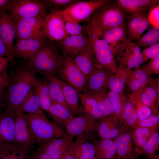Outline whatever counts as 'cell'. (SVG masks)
<instances>
[{
  "instance_id": "3",
  "label": "cell",
  "mask_w": 159,
  "mask_h": 159,
  "mask_svg": "<svg viewBox=\"0 0 159 159\" xmlns=\"http://www.w3.org/2000/svg\"><path fill=\"white\" fill-rule=\"evenodd\" d=\"M86 28L87 34L96 62L97 69L114 70L116 65L114 53L110 45L100 37L95 26L89 21Z\"/></svg>"
},
{
  "instance_id": "12",
  "label": "cell",
  "mask_w": 159,
  "mask_h": 159,
  "mask_svg": "<svg viewBox=\"0 0 159 159\" xmlns=\"http://www.w3.org/2000/svg\"><path fill=\"white\" fill-rule=\"evenodd\" d=\"M115 55L118 65L130 70L140 67L143 63L141 48L135 42L128 39Z\"/></svg>"
},
{
  "instance_id": "54",
  "label": "cell",
  "mask_w": 159,
  "mask_h": 159,
  "mask_svg": "<svg viewBox=\"0 0 159 159\" xmlns=\"http://www.w3.org/2000/svg\"><path fill=\"white\" fill-rule=\"evenodd\" d=\"M9 59L7 57H0V74L6 72L8 63Z\"/></svg>"
},
{
  "instance_id": "10",
  "label": "cell",
  "mask_w": 159,
  "mask_h": 159,
  "mask_svg": "<svg viewBox=\"0 0 159 159\" xmlns=\"http://www.w3.org/2000/svg\"><path fill=\"white\" fill-rule=\"evenodd\" d=\"M50 10L51 11L44 16L42 30L49 41L56 42L69 35L65 31V21L60 10Z\"/></svg>"
},
{
  "instance_id": "40",
  "label": "cell",
  "mask_w": 159,
  "mask_h": 159,
  "mask_svg": "<svg viewBox=\"0 0 159 159\" xmlns=\"http://www.w3.org/2000/svg\"><path fill=\"white\" fill-rule=\"evenodd\" d=\"M107 94L114 106L115 116L120 120L122 114L128 98L124 92L117 93L109 91Z\"/></svg>"
},
{
  "instance_id": "21",
  "label": "cell",
  "mask_w": 159,
  "mask_h": 159,
  "mask_svg": "<svg viewBox=\"0 0 159 159\" xmlns=\"http://www.w3.org/2000/svg\"><path fill=\"white\" fill-rule=\"evenodd\" d=\"M132 130L126 129L121 134L113 139L117 148V159H139L134 151L131 138Z\"/></svg>"
},
{
  "instance_id": "2",
  "label": "cell",
  "mask_w": 159,
  "mask_h": 159,
  "mask_svg": "<svg viewBox=\"0 0 159 159\" xmlns=\"http://www.w3.org/2000/svg\"><path fill=\"white\" fill-rule=\"evenodd\" d=\"M59 51L55 42L48 41L45 47L26 65L35 74L40 73L45 77L55 76L63 58Z\"/></svg>"
},
{
  "instance_id": "13",
  "label": "cell",
  "mask_w": 159,
  "mask_h": 159,
  "mask_svg": "<svg viewBox=\"0 0 159 159\" xmlns=\"http://www.w3.org/2000/svg\"><path fill=\"white\" fill-rule=\"evenodd\" d=\"M14 120L15 144L31 151L36 142L26 114L21 111H18L14 115Z\"/></svg>"
},
{
  "instance_id": "7",
  "label": "cell",
  "mask_w": 159,
  "mask_h": 159,
  "mask_svg": "<svg viewBox=\"0 0 159 159\" xmlns=\"http://www.w3.org/2000/svg\"><path fill=\"white\" fill-rule=\"evenodd\" d=\"M55 77L72 87L77 91L80 97L87 77L79 68L72 58L63 56Z\"/></svg>"
},
{
  "instance_id": "46",
  "label": "cell",
  "mask_w": 159,
  "mask_h": 159,
  "mask_svg": "<svg viewBox=\"0 0 159 159\" xmlns=\"http://www.w3.org/2000/svg\"><path fill=\"white\" fill-rule=\"evenodd\" d=\"M141 68L150 75L153 74H159V53L150 59L148 63L143 64Z\"/></svg>"
},
{
  "instance_id": "45",
  "label": "cell",
  "mask_w": 159,
  "mask_h": 159,
  "mask_svg": "<svg viewBox=\"0 0 159 159\" xmlns=\"http://www.w3.org/2000/svg\"><path fill=\"white\" fill-rule=\"evenodd\" d=\"M139 97L143 103L152 110L153 114L159 115L158 108L159 102L151 98L143 90L139 94Z\"/></svg>"
},
{
  "instance_id": "29",
  "label": "cell",
  "mask_w": 159,
  "mask_h": 159,
  "mask_svg": "<svg viewBox=\"0 0 159 159\" xmlns=\"http://www.w3.org/2000/svg\"><path fill=\"white\" fill-rule=\"evenodd\" d=\"M91 140L97 157L102 159H117L116 145L112 139L99 140L95 138Z\"/></svg>"
},
{
  "instance_id": "8",
  "label": "cell",
  "mask_w": 159,
  "mask_h": 159,
  "mask_svg": "<svg viewBox=\"0 0 159 159\" xmlns=\"http://www.w3.org/2000/svg\"><path fill=\"white\" fill-rule=\"evenodd\" d=\"M109 0L77 1L63 10H60L65 21L79 23L88 21L97 9L110 2Z\"/></svg>"
},
{
  "instance_id": "41",
  "label": "cell",
  "mask_w": 159,
  "mask_h": 159,
  "mask_svg": "<svg viewBox=\"0 0 159 159\" xmlns=\"http://www.w3.org/2000/svg\"><path fill=\"white\" fill-rule=\"evenodd\" d=\"M159 41V28L153 27L141 36L135 42L140 48H145L154 44Z\"/></svg>"
},
{
  "instance_id": "14",
  "label": "cell",
  "mask_w": 159,
  "mask_h": 159,
  "mask_svg": "<svg viewBox=\"0 0 159 159\" xmlns=\"http://www.w3.org/2000/svg\"><path fill=\"white\" fill-rule=\"evenodd\" d=\"M0 36L9 52V62H14L15 60L12 54V49L16 29L14 23L5 11L0 13Z\"/></svg>"
},
{
  "instance_id": "26",
  "label": "cell",
  "mask_w": 159,
  "mask_h": 159,
  "mask_svg": "<svg viewBox=\"0 0 159 159\" xmlns=\"http://www.w3.org/2000/svg\"><path fill=\"white\" fill-rule=\"evenodd\" d=\"M74 137L67 135L51 140L37 149L46 153L52 159H59L67 150Z\"/></svg>"
},
{
  "instance_id": "48",
  "label": "cell",
  "mask_w": 159,
  "mask_h": 159,
  "mask_svg": "<svg viewBox=\"0 0 159 159\" xmlns=\"http://www.w3.org/2000/svg\"><path fill=\"white\" fill-rule=\"evenodd\" d=\"M47 7L51 6L53 9L50 10H60L64 9L67 6L77 1L76 0H44Z\"/></svg>"
},
{
  "instance_id": "51",
  "label": "cell",
  "mask_w": 159,
  "mask_h": 159,
  "mask_svg": "<svg viewBox=\"0 0 159 159\" xmlns=\"http://www.w3.org/2000/svg\"><path fill=\"white\" fill-rule=\"evenodd\" d=\"M10 76L7 72L0 74V92L4 91L9 84Z\"/></svg>"
},
{
  "instance_id": "22",
  "label": "cell",
  "mask_w": 159,
  "mask_h": 159,
  "mask_svg": "<svg viewBox=\"0 0 159 159\" xmlns=\"http://www.w3.org/2000/svg\"><path fill=\"white\" fill-rule=\"evenodd\" d=\"M73 59L79 68L87 78L98 69L89 41Z\"/></svg>"
},
{
  "instance_id": "50",
  "label": "cell",
  "mask_w": 159,
  "mask_h": 159,
  "mask_svg": "<svg viewBox=\"0 0 159 159\" xmlns=\"http://www.w3.org/2000/svg\"><path fill=\"white\" fill-rule=\"evenodd\" d=\"M148 17L150 24L154 27L159 28V4L151 9Z\"/></svg>"
},
{
  "instance_id": "9",
  "label": "cell",
  "mask_w": 159,
  "mask_h": 159,
  "mask_svg": "<svg viewBox=\"0 0 159 159\" xmlns=\"http://www.w3.org/2000/svg\"><path fill=\"white\" fill-rule=\"evenodd\" d=\"M47 42L42 30L28 38L17 39L12 48V55L14 57H21L28 62L45 47Z\"/></svg>"
},
{
  "instance_id": "28",
  "label": "cell",
  "mask_w": 159,
  "mask_h": 159,
  "mask_svg": "<svg viewBox=\"0 0 159 159\" xmlns=\"http://www.w3.org/2000/svg\"><path fill=\"white\" fill-rule=\"evenodd\" d=\"M56 80L61 88L65 101L71 113L73 115H83L78 102L80 96L77 91L67 83L57 78Z\"/></svg>"
},
{
  "instance_id": "17",
  "label": "cell",
  "mask_w": 159,
  "mask_h": 159,
  "mask_svg": "<svg viewBox=\"0 0 159 159\" xmlns=\"http://www.w3.org/2000/svg\"><path fill=\"white\" fill-rule=\"evenodd\" d=\"M113 70L98 69L87 78L82 94L106 90L108 81Z\"/></svg>"
},
{
  "instance_id": "38",
  "label": "cell",
  "mask_w": 159,
  "mask_h": 159,
  "mask_svg": "<svg viewBox=\"0 0 159 159\" xmlns=\"http://www.w3.org/2000/svg\"><path fill=\"white\" fill-rule=\"evenodd\" d=\"M138 120L135 107L128 99L124 107L120 120L125 128L132 130Z\"/></svg>"
},
{
  "instance_id": "30",
  "label": "cell",
  "mask_w": 159,
  "mask_h": 159,
  "mask_svg": "<svg viewBox=\"0 0 159 159\" xmlns=\"http://www.w3.org/2000/svg\"><path fill=\"white\" fill-rule=\"evenodd\" d=\"M80 98V107L83 115L97 120L104 117L97 102L91 95L83 93L81 95Z\"/></svg>"
},
{
  "instance_id": "47",
  "label": "cell",
  "mask_w": 159,
  "mask_h": 159,
  "mask_svg": "<svg viewBox=\"0 0 159 159\" xmlns=\"http://www.w3.org/2000/svg\"><path fill=\"white\" fill-rule=\"evenodd\" d=\"M65 28L67 33L69 35H80L87 33L86 28L79 23L65 21Z\"/></svg>"
},
{
  "instance_id": "27",
  "label": "cell",
  "mask_w": 159,
  "mask_h": 159,
  "mask_svg": "<svg viewBox=\"0 0 159 159\" xmlns=\"http://www.w3.org/2000/svg\"><path fill=\"white\" fill-rule=\"evenodd\" d=\"M131 70L119 65L116 66L108 81L107 87L110 91L117 93L124 92L125 86Z\"/></svg>"
},
{
  "instance_id": "18",
  "label": "cell",
  "mask_w": 159,
  "mask_h": 159,
  "mask_svg": "<svg viewBox=\"0 0 159 159\" xmlns=\"http://www.w3.org/2000/svg\"><path fill=\"white\" fill-rule=\"evenodd\" d=\"M44 19L41 16L14 21L16 29V38L17 39L26 38L41 31Z\"/></svg>"
},
{
  "instance_id": "56",
  "label": "cell",
  "mask_w": 159,
  "mask_h": 159,
  "mask_svg": "<svg viewBox=\"0 0 159 159\" xmlns=\"http://www.w3.org/2000/svg\"><path fill=\"white\" fill-rule=\"evenodd\" d=\"M6 99L5 91L0 92V110H4L6 107Z\"/></svg>"
},
{
  "instance_id": "49",
  "label": "cell",
  "mask_w": 159,
  "mask_h": 159,
  "mask_svg": "<svg viewBox=\"0 0 159 159\" xmlns=\"http://www.w3.org/2000/svg\"><path fill=\"white\" fill-rule=\"evenodd\" d=\"M143 63L150 59L159 53V43L158 42L141 51Z\"/></svg>"
},
{
  "instance_id": "58",
  "label": "cell",
  "mask_w": 159,
  "mask_h": 159,
  "mask_svg": "<svg viewBox=\"0 0 159 159\" xmlns=\"http://www.w3.org/2000/svg\"><path fill=\"white\" fill-rule=\"evenodd\" d=\"M11 0H0V13L6 11L7 8Z\"/></svg>"
},
{
  "instance_id": "15",
  "label": "cell",
  "mask_w": 159,
  "mask_h": 159,
  "mask_svg": "<svg viewBox=\"0 0 159 159\" xmlns=\"http://www.w3.org/2000/svg\"><path fill=\"white\" fill-rule=\"evenodd\" d=\"M115 116L104 117L98 120L97 132L101 140L115 138L126 129Z\"/></svg>"
},
{
  "instance_id": "32",
  "label": "cell",
  "mask_w": 159,
  "mask_h": 159,
  "mask_svg": "<svg viewBox=\"0 0 159 159\" xmlns=\"http://www.w3.org/2000/svg\"><path fill=\"white\" fill-rule=\"evenodd\" d=\"M33 89L39 98L41 109L48 112L52 102L47 78L44 76L43 80L38 79L34 85Z\"/></svg>"
},
{
  "instance_id": "44",
  "label": "cell",
  "mask_w": 159,
  "mask_h": 159,
  "mask_svg": "<svg viewBox=\"0 0 159 159\" xmlns=\"http://www.w3.org/2000/svg\"><path fill=\"white\" fill-rule=\"evenodd\" d=\"M138 127L148 128L158 131L159 128V115L152 114L143 120H138L132 130Z\"/></svg>"
},
{
  "instance_id": "57",
  "label": "cell",
  "mask_w": 159,
  "mask_h": 159,
  "mask_svg": "<svg viewBox=\"0 0 159 159\" xmlns=\"http://www.w3.org/2000/svg\"><path fill=\"white\" fill-rule=\"evenodd\" d=\"M150 86L154 88L159 94V77L156 79L152 78L150 83Z\"/></svg>"
},
{
  "instance_id": "53",
  "label": "cell",
  "mask_w": 159,
  "mask_h": 159,
  "mask_svg": "<svg viewBox=\"0 0 159 159\" xmlns=\"http://www.w3.org/2000/svg\"><path fill=\"white\" fill-rule=\"evenodd\" d=\"M28 159H52L43 151L37 149L29 156Z\"/></svg>"
},
{
  "instance_id": "33",
  "label": "cell",
  "mask_w": 159,
  "mask_h": 159,
  "mask_svg": "<svg viewBox=\"0 0 159 159\" xmlns=\"http://www.w3.org/2000/svg\"><path fill=\"white\" fill-rule=\"evenodd\" d=\"M30 151L14 144L0 146V159H28Z\"/></svg>"
},
{
  "instance_id": "19",
  "label": "cell",
  "mask_w": 159,
  "mask_h": 159,
  "mask_svg": "<svg viewBox=\"0 0 159 159\" xmlns=\"http://www.w3.org/2000/svg\"><path fill=\"white\" fill-rule=\"evenodd\" d=\"M99 35L108 44L116 55L121 47L127 40L125 22L104 31Z\"/></svg>"
},
{
  "instance_id": "42",
  "label": "cell",
  "mask_w": 159,
  "mask_h": 159,
  "mask_svg": "<svg viewBox=\"0 0 159 159\" xmlns=\"http://www.w3.org/2000/svg\"><path fill=\"white\" fill-rule=\"evenodd\" d=\"M117 6L131 15L146 14L148 9L139 5L136 0H119Z\"/></svg>"
},
{
  "instance_id": "55",
  "label": "cell",
  "mask_w": 159,
  "mask_h": 159,
  "mask_svg": "<svg viewBox=\"0 0 159 159\" xmlns=\"http://www.w3.org/2000/svg\"><path fill=\"white\" fill-rule=\"evenodd\" d=\"M5 56L9 58V53L0 36V57H5Z\"/></svg>"
},
{
  "instance_id": "59",
  "label": "cell",
  "mask_w": 159,
  "mask_h": 159,
  "mask_svg": "<svg viewBox=\"0 0 159 159\" xmlns=\"http://www.w3.org/2000/svg\"><path fill=\"white\" fill-rule=\"evenodd\" d=\"M59 159H75V158L67 150Z\"/></svg>"
},
{
  "instance_id": "1",
  "label": "cell",
  "mask_w": 159,
  "mask_h": 159,
  "mask_svg": "<svg viewBox=\"0 0 159 159\" xmlns=\"http://www.w3.org/2000/svg\"><path fill=\"white\" fill-rule=\"evenodd\" d=\"M9 84L6 93V107L4 111L14 116L24 99L38 79L26 65L17 63L10 69Z\"/></svg>"
},
{
  "instance_id": "6",
  "label": "cell",
  "mask_w": 159,
  "mask_h": 159,
  "mask_svg": "<svg viewBox=\"0 0 159 159\" xmlns=\"http://www.w3.org/2000/svg\"><path fill=\"white\" fill-rule=\"evenodd\" d=\"M47 7L44 0H11L6 12L13 21L45 16Z\"/></svg>"
},
{
  "instance_id": "36",
  "label": "cell",
  "mask_w": 159,
  "mask_h": 159,
  "mask_svg": "<svg viewBox=\"0 0 159 159\" xmlns=\"http://www.w3.org/2000/svg\"><path fill=\"white\" fill-rule=\"evenodd\" d=\"M159 149V133L157 132L153 134L142 149L134 148L135 153L145 155L150 159H159V155L155 153Z\"/></svg>"
},
{
  "instance_id": "4",
  "label": "cell",
  "mask_w": 159,
  "mask_h": 159,
  "mask_svg": "<svg viewBox=\"0 0 159 159\" xmlns=\"http://www.w3.org/2000/svg\"><path fill=\"white\" fill-rule=\"evenodd\" d=\"M26 114L35 142L39 146L66 135L60 127L45 116L29 113Z\"/></svg>"
},
{
  "instance_id": "23",
  "label": "cell",
  "mask_w": 159,
  "mask_h": 159,
  "mask_svg": "<svg viewBox=\"0 0 159 159\" xmlns=\"http://www.w3.org/2000/svg\"><path fill=\"white\" fill-rule=\"evenodd\" d=\"M67 151L75 159H93L95 156L94 147L82 135H79L75 141H72Z\"/></svg>"
},
{
  "instance_id": "34",
  "label": "cell",
  "mask_w": 159,
  "mask_h": 159,
  "mask_svg": "<svg viewBox=\"0 0 159 159\" xmlns=\"http://www.w3.org/2000/svg\"><path fill=\"white\" fill-rule=\"evenodd\" d=\"M18 111L45 116L41 110L39 98L33 88L24 99Z\"/></svg>"
},
{
  "instance_id": "52",
  "label": "cell",
  "mask_w": 159,
  "mask_h": 159,
  "mask_svg": "<svg viewBox=\"0 0 159 159\" xmlns=\"http://www.w3.org/2000/svg\"><path fill=\"white\" fill-rule=\"evenodd\" d=\"M136 2L140 6L147 9H151L159 4V0H136Z\"/></svg>"
},
{
  "instance_id": "16",
  "label": "cell",
  "mask_w": 159,
  "mask_h": 159,
  "mask_svg": "<svg viewBox=\"0 0 159 159\" xmlns=\"http://www.w3.org/2000/svg\"><path fill=\"white\" fill-rule=\"evenodd\" d=\"M89 41L87 34L85 33L80 35H69L63 39L55 42L62 55L73 58Z\"/></svg>"
},
{
  "instance_id": "31",
  "label": "cell",
  "mask_w": 159,
  "mask_h": 159,
  "mask_svg": "<svg viewBox=\"0 0 159 159\" xmlns=\"http://www.w3.org/2000/svg\"><path fill=\"white\" fill-rule=\"evenodd\" d=\"M52 105L47 112L54 122L58 126L66 127L74 117L70 111L64 106L52 102Z\"/></svg>"
},
{
  "instance_id": "5",
  "label": "cell",
  "mask_w": 159,
  "mask_h": 159,
  "mask_svg": "<svg viewBox=\"0 0 159 159\" xmlns=\"http://www.w3.org/2000/svg\"><path fill=\"white\" fill-rule=\"evenodd\" d=\"M108 3L96 9L88 20L97 29L99 35L105 30L125 22L124 11L117 6L108 5Z\"/></svg>"
},
{
  "instance_id": "11",
  "label": "cell",
  "mask_w": 159,
  "mask_h": 159,
  "mask_svg": "<svg viewBox=\"0 0 159 159\" xmlns=\"http://www.w3.org/2000/svg\"><path fill=\"white\" fill-rule=\"evenodd\" d=\"M98 120L84 115L74 117L65 127L66 134L73 137L82 135L87 140L96 138L94 134L97 132Z\"/></svg>"
},
{
  "instance_id": "35",
  "label": "cell",
  "mask_w": 159,
  "mask_h": 159,
  "mask_svg": "<svg viewBox=\"0 0 159 159\" xmlns=\"http://www.w3.org/2000/svg\"><path fill=\"white\" fill-rule=\"evenodd\" d=\"M87 94L91 95L96 101L104 117L115 116L114 106L106 90Z\"/></svg>"
},
{
  "instance_id": "24",
  "label": "cell",
  "mask_w": 159,
  "mask_h": 159,
  "mask_svg": "<svg viewBox=\"0 0 159 159\" xmlns=\"http://www.w3.org/2000/svg\"><path fill=\"white\" fill-rule=\"evenodd\" d=\"M15 143V124L14 117L0 110V146Z\"/></svg>"
},
{
  "instance_id": "43",
  "label": "cell",
  "mask_w": 159,
  "mask_h": 159,
  "mask_svg": "<svg viewBox=\"0 0 159 159\" xmlns=\"http://www.w3.org/2000/svg\"><path fill=\"white\" fill-rule=\"evenodd\" d=\"M128 99L135 107L139 120H143L151 115L152 110L143 103L139 95L130 94Z\"/></svg>"
},
{
  "instance_id": "39",
  "label": "cell",
  "mask_w": 159,
  "mask_h": 159,
  "mask_svg": "<svg viewBox=\"0 0 159 159\" xmlns=\"http://www.w3.org/2000/svg\"><path fill=\"white\" fill-rule=\"evenodd\" d=\"M45 77L48 81L49 93L52 102L62 105L70 111L65 101L61 88L57 81L56 77L54 76Z\"/></svg>"
},
{
  "instance_id": "60",
  "label": "cell",
  "mask_w": 159,
  "mask_h": 159,
  "mask_svg": "<svg viewBox=\"0 0 159 159\" xmlns=\"http://www.w3.org/2000/svg\"><path fill=\"white\" fill-rule=\"evenodd\" d=\"M93 159H102L101 158H100L97 157L96 155L93 158Z\"/></svg>"
},
{
  "instance_id": "20",
  "label": "cell",
  "mask_w": 159,
  "mask_h": 159,
  "mask_svg": "<svg viewBox=\"0 0 159 159\" xmlns=\"http://www.w3.org/2000/svg\"><path fill=\"white\" fill-rule=\"evenodd\" d=\"M150 23L146 14L128 16L127 17V38L133 42L139 38Z\"/></svg>"
},
{
  "instance_id": "37",
  "label": "cell",
  "mask_w": 159,
  "mask_h": 159,
  "mask_svg": "<svg viewBox=\"0 0 159 159\" xmlns=\"http://www.w3.org/2000/svg\"><path fill=\"white\" fill-rule=\"evenodd\" d=\"M158 131L145 127H138L133 130L131 138L135 148L142 149L150 137Z\"/></svg>"
},
{
  "instance_id": "25",
  "label": "cell",
  "mask_w": 159,
  "mask_h": 159,
  "mask_svg": "<svg viewBox=\"0 0 159 159\" xmlns=\"http://www.w3.org/2000/svg\"><path fill=\"white\" fill-rule=\"evenodd\" d=\"M152 78L140 66L131 70L125 85L130 94L139 95Z\"/></svg>"
}]
</instances>
